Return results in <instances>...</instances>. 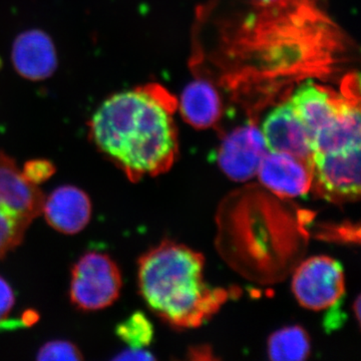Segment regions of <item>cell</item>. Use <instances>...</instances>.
<instances>
[{
	"label": "cell",
	"mask_w": 361,
	"mask_h": 361,
	"mask_svg": "<svg viewBox=\"0 0 361 361\" xmlns=\"http://www.w3.org/2000/svg\"><path fill=\"white\" fill-rule=\"evenodd\" d=\"M176 102L159 85L108 97L89 123L90 139L132 182L167 172L177 155Z\"/></svg>",
	"instance_id": "obj_1"
},
{
	"label": "cell",
	"mask_w": 361,
	"mask_h": 361,
	"mask_svg": "<svg viewBox=\"0 0 361 361\" xmlns=\"http://www.w3.org/2000/svg\"><path fill=\"white\" fill-rule=\"evenodd\" d=\"M203 256L165 241L139 260L137 280L145 301L165 322L182 329L208 322L231 297L204 279Z\"/></svg>",
	"instance_id": "obj_2"
},
{
	"label": "cell",
	"mask_w": 361,
	"mask_h": 361,
	"mask_svg": "<svg viewBox=\"0 0 361 361\" xmlns=\"http://www.w3.org/2000/svg\"><path fill=\"white\" fill-rule=\"evenodd\" d=\"M44 195L28 182L11 157L0 152V259L16 248L42 213Z\"/></svg>",
	"instance_id": "obj_3"
},
{
	"label": "cell",
	"mask_w": 361,
	"mask_h": 361,
	"mask_svg": "<svg viewBox=\"0 0 361 361\" xmlns=\"http://www.w3.org/2000/svg\"><path fill=\"white\" fill-rule=\"evenodd\" d=\"M122 274L115 261L99 252H87L71 271V302L84 311L109 307L120 296Z\"/></svg>",
	"instance_id": "obj_4"
},
{
	"label": "cell",
	"mask_w": 361,
	"mask_h": 361,
	"mask_svg": "<svg viewBox=\"0 0 361 361\" xmlns=\"http://www.w3.org/2000/svg\"><path fill=\"white\" fill-rule=\"evenodd\" d=\"M292 291L303 307L323 310L341 302L345 291L344 271L341 263L327 256L304 261L292 278Z\"/></svg>",
	"instance_id": "obj_5"
},
{
	"label": "cell",
	"mask_w": 361,
	"mask_h": 361,
	"mask_svg": "<svg viewBox=\"0 0 361 361\" xmlns=\"http://www.w3.org/2000/svg\"><path fill=\"white\" fill-rule=\"evenodd\" d=\"M330 202L355 201L360 196V148L313 153L312 185Z\"/></svg>",
	"instance_id": "obj_6"
},
{
	"label": "cell",
	"mask_w": 361,
	"mask_h": 361,
	"mask_svg": "<svg viewBox=\"0 0 361 361\" xmlns=\"http://www.w3.org/2000/svg\"><path fill=\"white\" fill-rule=\"evenodd\" d=\"M267 152L262 130L253 123H246L233 130L221 142L218 165L230 179L245 182L257 174Z\"/></svg>",
	"instance_id": "obj_7"
},
{
	"label": "cell",
	"mask_w": 361,
	"mask_h": 361,
	"mask_svg": "<svg viewBox=\"0 0 361 361\" xmlns=\"http://www.w3.org/2000/svg\"><path fill=\"white\" fill-rule=\"evenodd\" d=\"M261 130L268 151L288 154L312 163V137L290 101L270 111L263 121Z\"/></svg>",
	"instance_id": "obj_8"
},
{
	"label": "cell",
	"mask_w": 361,
	"mask_h": 361,
	"mask_svg": "<svg viewBox=\"0 0 361 361\" xmlns=\"http://www.w3.org/2000/svg\"><path fill=\"white\" fill-rule=\"evenodd\" d=\"M263 186L283 198H295L310 192L312 186V163L302 159L268 151L257 174Z\"/></svg>",
	"instance_id": "obj_9"
},
{
	"label": "cell",
	"mask_w": 361,
	"mask_h": 361,
	"mask_svg": "<svg viewBox=\"0 0 361 361\" xmlns=\"http://www.w3.org/2000/svg\"><path fill=\"white\" fill-rule=\"evenodd\" d=\"M11 59L16 73L30 80H47L54 75L58 66L52 39L39 30H27L16 37Z\"/></svg>",
	"instance_id": "obj_10"
},
{
	"label": "cell",
	"mask_w": 361,
	"mask_h": 361,
	"mask_svg": "<svg viewBox=\"0 0 361 361\" xmlns=\"http://www.w3.org/2000/svg\"><path fill=\"white\" fill-rule=\"evenodd\" d=\"M45 220L56 231L73 235L85 229L92 216V203L82 190L63 186L54 190L42 206Z\"/></svg>",
	"instance_id": "obj_11"
},
{
	"label": "cell",
	"mask_w": 361,
	"mask_h": 361,
	"mask_svg": "<svg viewBox=\"0 0 361 361\" xmlns=\"http://www.w3.org/2000/svg\"><path fill=\"white\" fill-rule=\"evenodd\" d=\"M345 97L310 80L299 85L289 101L313 137L336 118Z\"/></svg>",
	"instance_id": "obj_12"
},
{
	"label": "cell",
	"mask_w": 361,
	"mask_h": 361,
	"mask_svg": "<svg viewBox=\"0 0 361 361\" xmlns=\"http://www.w3.org/2000/svg\"><path fill=\"white\" fill-rule=\"evenodd\" d=\"M346 97L336 118L312 137L313 153H334L360 148V99L345 92Z\"/></svg>",
	"instance_id": "obj_13"
},
{
	"label": "cell",
	"mask_w": 361,
	"mask_h": 361,
	"mask_svg": "<svg viewBox=\"0 0 361 361\" xmlns=\"http://www.w3.org/2000/svg\"><path fill=\"white\" fill-rule=\"evenodd\" d=\"M180 111L184 120L196 129H208L221 116L219 94L207 80H193L180 94Z\"/></svg>",
	"instance_id": "obj_14"
},
{
	"label": "cell",
	"mask_w": 361,
	"mask_h": 361,
	"mask_svg": "<svg viewBox=\"0 0 361 361\" xmlns=\"http://www.w3.org/2000/svg\"><path fill=\"white\" fill-rule=\"evenodd\" d=\"M310 336L298 325L277 330L268 341L267 353L271 360H304L310 355Z\"/></svg>",
	"instance_id": "obj_15"
},
{
	"label": "cell",
	"mask_w": 361,
	"mask_h": 361,
	"mask_svg": "<svg viewBox=\"0 0 361 361\" xmlns=\"http://www.w3.org/2000/svg\"><path fill=\"white\" fill-rule=\"evenodd\" d=\"M116 334L130 348H145L153 341V325L146 315L135 312L116 326Z\"/></svg>",
	"instance_id": "obj_16"
},
{
	"label": "cell",
	"mask_w": 361,
	"mask_h": 361,
	"mask_svg": "<svg viewBox=\"0 0 361 361\" xmlns=\"http://www.w3.org/2000/svg\"><path fill=\"white\" fill-rule=\"evenodd\" d=\"M39 360H82V351L75 344L66 341L47 342L39 349L37 356Z\"/></svg>",
	"instance_id": "obj_17"
},
{
	"label": "cell",
	"mask_w": 361,
	"mask_h": 361,
	"mask_svg": "<svg viewBox=\"0 0 361 361\" xmlns=\"http://www.w3.org/2000/svg\"><path fill=\"white\" fill-rule=\"evenodd\" d=\"M54 172H56V167L51 161L37 159V160L26 161L23 174L28 182L39 186L42 183L49 180Z\"/></svg>",
	"instance_id": "obj_18"
},
{
	"label": "cell",
	"mask_w": 361,
	"mask_h": 361,
	"mask_svg": "<svg viewBox=\"0 0 361 361\" xmlns=\"http://www.w3.org/2000/svg\"><path fill=\"white\" fill-rule=\"evenodd\" d=\"M16 296L11 285L0 277V322H4L13 310Z\"/></svg>",
	"instance_id": "obj_19"
},
{
	"label": "cell",
	"mask_w": 361,
	"mask_h": 361,
	"mask_svg": "<svg viewBox=\"0 0 361 361\" xmlns=\"http://www.w3.org/2000/svg\"><path fill=\"white\" fill-rule=\"evenodd\" d=\"M115 360H154L155 357L145 348H130L114 358Z\"/></svg>",
	"instance_id": "obj_20"
},
{
	"label": "cell",
	"mask_w": 361,
	"mask_h": 361,
	"mask_svg": "<svg viewBox=\"0 0 361 361\" xmlns=\"http://www.w3.org/2000/svg\"><path fill=\"white\" fill-rule=\"evenodd\" d=\"M39 319V313L32 310H26L25 312L23 313V317H21V322H23L25 326H32V325L37 323Z\"/></svg>",
	"instance_id": "obj_21"
},
{
	"label": "cell",
	"mask_w": 361,
	"mask_h": 361,
	"mask_svg": "<svg viewBox=\"0 0 361 361\" xmlns=\"http://www.w3.org/2000/svg\"><path fill=\"white\" fill-rule=\"evenodd\" d=\"M355 311L356 318H357L358 322H360V297H357V299H356V301L355 303Z\"/></svg>",
	"instance_id": "obj_22"
},
{
	"label": "cell",
	"mask_w": 361,
	"mask_h": 361,
	"mask_svg": "<svg viewBox=\"0 0 361 361\" xmlns=\"http://www.w3.org/2000/svg\"><path fill=\"white\" fill-rule=\"evenodd\" d=\"M257 1L263 4H274V2L279 1V0H257Z\"/></svg>",
	"instance_id": "obj_23"
}]
</instances>
